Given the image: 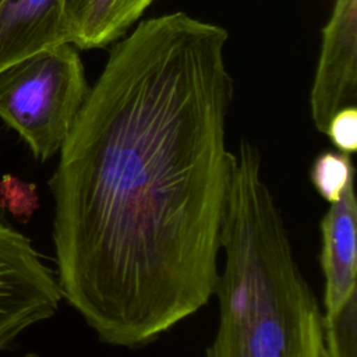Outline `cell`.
<instances>
[{"label":"cell","instance_id":"obj_3","mask_svg":"<svg viewBox=\"0 0 357 357\" xmlns=\"http://www.w3.org/2000/svg\"><path fill=\"white\" fill-rule=\"evenodd\" d=\"M88 91L77 47L52 46L0 70V119L46 162L59 153Z\"/></svg>","mask_w":357,"mask_h":357},{"label":"cell","instance_id":"obj_7","mask_svg":"<svg viewBox=\"0 0 357 357\" xmlns=\"http://www.w3.org/2000/svg\"><path fill=\"white\" fill-rule=\"evenodd\" d=\"M66 0L0 1V70L43 49L68 43Z\"/></svg>","mask_w":357,"mask_h":357},{"label":"cell","instance_id":"obj_10","mask_svg":"<svg viewBox=\"0 0 357 357\" xmlns=\"http://www.w3.org/2000/svg\"><path fill=\"white\" fill-rule=\"evenodd\" d=\"M322 357H357V293L329 319H322Z\"/></svg>","mask_w":357,"mask_h":357},{"label":"cell","instance_id":"obj_1","mask_svg":"<svg viewBox=\"0 0 357 357\" xmlns=\"http://www.w3.org/2000/svg\"><path fill=\"white\" fill-rule=\"evenodd\" d=\"M227 39L181 11L137 22L59 151L56 276L105 344L141 349L215 296L234 156Z\"/></svg>","mask_w":357,"mask_h":357},{"label":"cell","instance_id":"obj_13","mask_svg":"<svg viewBox=\"0 0 357 357\" xmlns=\"http://www.w3.org/2000/svg\"><path fill=\"white\" fill-rule=\"evenodd\" d=\"M22 357H39L36 353H26V354H24Z\"/></svg>","mask_w":357,"mask_h":357},{"label":"cell","instance_id":"obj_14","mask_svg":"<svg viewBox=\"0 0 357 357\" xmlns=\"http://www.w3.org/2000/svg\"><path fill=\"white\" fill-rule=\"evenodd\" d=\"M0 1H1V0H0Z\"/></svg>","mask_w":357,"mask_h":357},{"label":"cell","instance_id":"obj_9","mask_svg":"<svg viewBox=\"0 0 357 357\" xmlns=\"http://www.w3.org/2000/svg\"><path fill=\"white\" fill-rule=\"evenodd\" d=\"M354 178L351 155L325 149L319 152L310 169V180L315 191L329 204L336 202L349 181Z\"/></svg>","mask_w":357,"mask_h":357},{"label":"cell","instance_id":"obj_5","mask_svg":"<svg viewBox=\"0 0 357 357\" xmlns=\"http://www.w3.org/2000/svg\"><path fill=\"white\" fill-rule=\"evenodd\" d=\"M357 0H335L310 93L315 128L325 132L331 117L357 98Z\"/></svg>","mask_w":357,"mask_h":357},{"label":"cell","instance_id":"obj_2","mask_svg":"<svg viewBox=\"0 0 357 357\" xmlns=\"http://www.w3.org/2000/svg\"><path fill=\"white\" fill-rule=\"evenodd\" d=\"M220 236L219 322L204 357H322V310L297 262L262 155L233 152Z\"/></svg>","mask_w":357,"mask_h":357},{"label":"cell","instance_id":"obj_12","mask_svg":"<svg viewBox=\"0 0 357 357\" xmlns=\"http://www.w3.org/2000/svg\"><path fill=\"white\" fill-rule=\"evenodd\" d=\"M325 135L336 151L353 155L357 149V107L349 105L339 109L328 121Z\"/></svg>","mask_w":357,"mask_h":357},{"label":"cell","instance_id":"obj_6","mask_svg":"<svg viewBox=\"0 0 357 357\" xmlns=\"http://www.w3.org/2000/svg\"><path fill=\"white\" fill-rule=\"evenodd\" d=\"M319 264L324 275L322 319H329L357 293V201L354 178L321 219Z\"/></svg>","mask_w":357,"mask_h":357},{"label":"cell","instance_id":"obj_8","mask_svg":"<svg viewBox=\"0 0 357 357\" xmlns=\"http://www.w3.org/2000/svg\"><path fill=\"white\" fill-rule=\"evenodd\" d=\"M153 0H66L68 43L81 50L106 47L123 38Z\"/></svg>","mask_w":357,"mask_h":357},{"label":"cell","instance_id":"obj_4","mask_svg":"<svg viewBox=\"0 0 357 357\" xmlns=\"http://www.w3.org/2000/svg\"><path fill=\"white\" fill-rule=\"evenodd\" d=\"M61 300L56 272L0 208V351L32 325L52 318Z\"/></svg>","mask_w":357,"mask_h":357},{"label":"cell","instance_id":"obj_11","mask_svg":"<svg viewBox=\"0 0 357 357\" xmlns=\"http://www.w3.org/2000/svg\"><path fill=\"white\" fill-rule=\"evenodd\" d=\"M39 206L36 185L13 174L0 178V208L20 223H26Z\"/></svg>","mask_w":357,"mask_h":357}]
</instances>
